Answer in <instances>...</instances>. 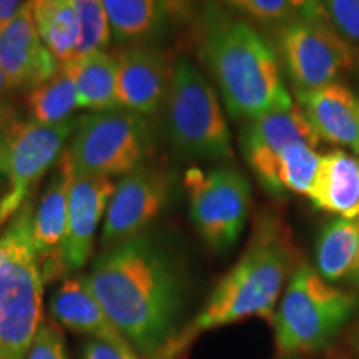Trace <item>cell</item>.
<instances>
[{
    "instance_id": "1",
    "label": "cell",
    "mask_w": 359,
    "mask_h": 359,
    "mask_svg": "<svg viewBox=\"0 0 359 359\" xmlns=\"http://www.w3.org/2000/svg\"><path fill=\"white\" fill-rule=\"evenodd\" d=\"M87 283L111 325L147 359L178 333L182 275L150 233L109 246L93 263Z\"/></svg>"
},
{
    "instance_id": "2",
    "label": "cell",
    "mask_w": 359,
    "mask_h": 359,
    "mask_svg": "<svg viewBox=\"0 0 359 359\" xmlns=\"http://www.w3.org/2000/svg\"><path fill=\"white\" fill-rule=\"evenodd\" d=\"M293 263L288 228L276 215H259L250 243L235 266L215 286L198 314L180 327L151 359H180L206 331L253 316L271 318L283 286L293 273Z\"/></svg>"
},
{
    "instance_id": "3",
    "label": "cell",
    "mask_w": 359,
    "mask_h": 359,
    "mask_svg": "<svg viewBox=\"0 0 359 359\" xmlns=\"http://www.w3.org/2000/svg\"><path fill=\"white\" fill-rule=\"evenodd\" d=\"M200 52L233 118L248 122L294 103L276 52L248 22L210 7L203 19Z\"/></svg>"
},
{
    "instance_id": "4",
    "label": "cell",
    "mask_w": 359,
    "mask_h": 359,
    "mask_svg": "<svg viewBox=\"0 0 359 359\" xmlns=\"http://www.w3.org/2000/svg\"><path fill=\"white\" fill-rule=\"evenodd\" d=\"M358 306L356 294L336 288L311 264L299 263L273 318L278 351L286 358L321 351L346 326Z\"/></svg>"
},
{
    "instance_id": "5",
    "label": "cell",
    "mask_w": 359,
    "mask_h": 359,
    "mask_svg": "<svg viewBox=\"0 0 359 359\" xmlns=\"http://www.w3.org/2000/svg\"><path fill=\"white\" fill-rule=\"evenodd\" d=\"M6 235L11 255L0 268V359H25L42 325L43 273L24 206Z\"/></svg>"
},
{
    "instance_id": "6",
    "label": "cell",
    "mask_w": 359,
    "mask_h": 359,
    "mask_svg": "<svg viewBox=\"0 0 359 359\" xmlns=\"http://www.w3.org/2000/svg\"><path fill=\"white\" fill-rule=\"evenodd\" d=\"M165 103L170 140L180 155L210 161L231 158V133L217 90L185 57L175 62Z\"/></svg>"
},
{
    "instance_id": "7",
    "label": "cell",
    "mask_w": 359,
    "mask_h": 359,
    "mask_svg": "<svg viewBox=\"0 0 359 359\" xmlns=\"http://www.w3.org/2000/svg\"><path fill=\"white\" fill-rule=\"evenodd\" d=\"M150 150V125L140 114L93 111L80 120L65 154L74 177H116L142 167Z\"/></svg>"
},
{
    "instance_id": "8",
    "label": "cell",
    "mask_w": 359,
    "mask_h": 359,
    "mask_svg": "<svg viewBox=\"0 0 359 359\" xmlns=\"http://www.w3.org/2000/svg\"><path fill=\"white\" fill-rule=\"evenodd\" d=\"M183 185L191 222L205 243L219 253L230 250L240 240L250 215L248 178L235 167H191L185 172Z\"/></svg>"
},
{
    "instance_id": "9",
    "label": "cell",
    "mask_w": 359,
    "mask_h": 359,
    "mask_svg": "<svg viewBox=\"0 0 359 359\" xmlns=\"http://www.w3.org/2000/svg\"><path fill=\"white\" fill-rule=\"evenodd\" d=\"M77 120L58 125L11 122L0 142V170L7 177V190L0 198V226L24 208L35 183L57 163Z\"/></svg>"
},
{
    "instance_id": "10",
    "label": "cell",
    "mask_w": 359,
    "mask_h": 359,
    "mask_svg": "<svg viewBox=\"0 0 359 359\" xmlns=\"http://www.w3.org/2000/svg\"><path fill=\"white\" fill-rule=\"evenodd\" d=\"M280 52L294 92L336 83L358 64L353 47L327 20L293 19L280 30Z\"/></svg>"
},
{
    "instance_id": "11",
    "label": "cell",
    "mask_w": 359,
    "mask_h": 359,
    "mask_svg": "<svg viewBox=\"0 0 359 359\" xmlns=\"http://www.w3.org/2000/svg\"><path fill=\"white\" fill-rule=\"evenodd\" d=\"M172 187L173 177L163 168L142 165L125 175L107 208L103 243L111 246L145 231L167 206Z\"/></svg>"
},
{
    "instance_id": "12",
    "label": "cell",
    "mask_w": 359,
    "mask_h": 359,
    "mask_svg": "<svg viewBox=\"0 0 359 359\" xmlns=\"http://www.w3.org/2000/svg\"><path fill=\"white\" fill-rule=\"evenodd\" d=\"M116 65L118 107L145 116L167 102L175 64L163 50L137 45L120 53Z\"/></svg>"
},
{
    "instance_id": "13",
    "label": "cell",
    "mask_w": 359,
    "mask_h": 359,
    "mask_svg": "<svg viewBox=\"0 0 359 359\" xmlns=\"http://www.w3.org/2000/svg\"><path fill=\"white\" fill-rule=\"evenodd\" d=\"M60 67L40 39L29 2L0 29V69L11 87L32 90L53 77Z\"/></svg>"
},
{
    "instance_id": "14",
    "label": "cell",
    "mask_w": 359,
    "mask_h": 359,
    "mask_svg": "<svg viewBox=\"0 0 359 359\" xmlns=\"http://www.w3.org/2000/svg\"><path fill=\"white\" fill-rule=\"evenodd\" d=\"M110 177H77L69 191L67 233L62 245L65 268L80 269L88 262L95 233L115 193Z\"/></svg>"
},
{
    "instance_id": "15",
    "label": "cell",
    "mask_w": 359,
    "mask_h": 359,
    "mask_svg": "<svg viewBox=\"0 0 359 359\" xmlns=\"http://www.w3.org/2000/svg\"><path fill=\"white\" fill-rule=\"evenodd\" d=\"M320 142V135L298 102L290 109L269 111L248 120L241 130V151L251 172H257L276 158L286 148L293 145L318 148Z\"/></svg>"
},
{
    "instance_id": "16",
    "label": "cell",
    "mask_w": 359,
    "mask_h": 359,
    "mask_svg": "<svg viewBox=\"0 0 359 359\" xmlns=\"http://www.w3.org/2000/svg\"><path fill=\"white\" fill-rule=\"evenodd\" d=\"M53 168L55 172L50 183L45 188L37 210L32 215V238L39 258L45 262V268L42 269L45 280H48V275H53L55 268H65L62 245L67 233L69 191L75 178L65 151L58 156Z\"/></svg>"
},
{
    "instance_id": "17",
    "label": "cell",
    "mask_w": 359,
    "mask_h": 359,
    "mask_svg": "<svg viewBox=\"0 0 359 359\" xmlns=\"http://www.w3.org/2000/svg\"><path fill=\"white\" fill-rule=\"evenodd\" d=\"M299 107L321 140L346 147L359 156V93L344 83L296 92Z\"/></svg>"
},
{
    "instance_id": "18",
    "label": "cell",
    "mask_w": 359,
    "mask_h": 359,
    "mask_svg": "<svg viewBox=\"0 0 359 359\" xmlns=\"http://www.w3.org/2000/svg\"><path fill=\"white\" fill-rule=\"evenodd\" d=\"M308 198L321 212L359 218V156L339 148L323 155Z\"/></svg>"
},
{
    "instance_id": "19",
    "label": "cell",
    "mask_w": 359,
    "mask_h": 359,
    "mask_svg": "<svg viewBox=\"0 0 359 359\" xmlns=\"http://www.w3.org/2000/svg\"><path fill=\"white\" fill-rule=\"evenodd\" d=\"M50 311L62 326L75 333L115 344L128 343L107 318L95 294L90 290L87 278H70L62 283L50 299Z\"/></svg>"
},
{
    "instance_id": "20",
    "label": "cell",
    "mask_w": 359,
    "mask_h": 359,
    "mask_svg": "<svg viewBox=\"0 0 359 359\" xmlns=\"http://www.w3.org/2000/svg\"><path fill=\"white\" fill-rule=\"evenodd\" d=\"M111 35L120 42H142L158 35L182 11L183 0H103Z\"/></svg>"
},
{
    "instance_id": "21",
    "label": "cell",
    "mask_w": 359,
    "mask_h": 359,
    "mask_svg": "<svg viewBox=\"0 0 359 359\" xmlns=\"http://www.w3.org/2000/svg\"><path fill=\"white\" fill-rule=\"evenodd\" d=\"M316 269L336 283L359 273V218H336L321 228L316 240Z\"/></svg>"
},
{
    "instance_id": "22",
    "label": "cell",
    "mask_w": 359,
    "mask_h": 359,
    "mask_svg": "<svg viewBox=\"0 0 359 359\" xmlns=\"http://www.w3.org/2000/svg\"><path fill=\"white\" fill-rule=\"evenodd\" d=\"M321 156L309 145H293L258 168L255 177L269 195H306L320 167Z\"/></svg>"
},
{
    "instance_id": "23",
    "label": "cell",
    "mask_w": 359,
    "mask_h": 359,
    "mask_svg": "<svg viewBox=\"0 0 359 359\" xmlns=\"http://www.w3.org/2000/svg\"><path fill=\"white\" fill-rule=\"evenodd\" d=\"M40 39L60 65L75 60L79 45V19L74 0H30Z\"/></svg>"
},
{
    "instance_id": "24",
    "label": "cell",
    "mask_w": 359,
    "mask_h": 359,
    "mask_svg": "<svg viewBox=\"0 0 359 359\" xmlns=\"http://www.w3.org/2000/svg\"><path fill=\"white\" fill-rule=\"evenodd\" d=\"M77 85L82 109L95 111L118 109L116 100V58L100 50L69 64Z\"/></svg>"
},
{
    "instance_id": "25",
    "label": "cell",
    "mask_w": 359,
    "mask_h": 359,
    "mask_svg": "<svg viewBox=\"0 0 359 359\" xmlns=\"http://www.w3.org/2000/svg\"><path fill=\"white\" fill-rule=\"evenodd\" d=\"M30 122L58 125L70 120L80 107L77 85L69 65H62L53 77L29 92L25 100Z\"/></svg>"
},
{
    "instance_id": "26",
    "label": "cell",
    "mask_w": 359,
    "mask_h": 359,
    "mask_svg": "<svg viewBox=\"0 0 359 359\" xmlns=\"http://www.w3.org/2000/svg\"><path fill=\"white\" fill-rule=\"evenodd\" d=\"M74 7L80 29L75 55V60H79L103 50L111 37V29L103 0H74Z\"/></svg>"
},
{
    "instance_id": "27",
    "label": "cell",
    "mask_w": 359,
    "mask_h": 359,
    "mask_svg": "<svg viewBox=\"0 0 359 359\" xmlns=\"http://www.w3.org/2000/svg\"><path fill=\"white\" fill-rule=\"evenodd\" d=\"M228 7L266 24H288L296 17L291 0H222Z\"/></svg>"
},
{
    "instance_id": "28",
    "label": "cell",
    "mask_w": 359,
    "mask_h": 359,
    "mask_svg": "<svg viewBox=\"0 0 359 359\" xmlns=\"http://www.w3.org/2000/svg\"><path fill=\"white\" fill-rule=\"evenodd\" d=\"M327 19L348 42L359 43V0H321Z\"/></svg>"
},
{
    "instance_id": "29",
    "label": "cell",
    "mask_w": 359,
    "mask_h": 359,
    "mask_svg": "<svg viewBox=\"0 0 359 359\" xmlns=\"http://www.w3.org/2000/svg\"><path fill=\"white\" fill-rule=\"evenodd\" d=\"M25 359H69L64 338L52 323L42 321Z\"/></svg>"
},
{
    "instance_id": "30",
    "label": "cell",
    "mask_w": 359,
    "mask_h": 359,
    "mask_svg": "<svg viewBox=\"0 0 359 359\" xmlns=\"http://www.w3.org/2000/svg\"><path fill=\"white\" fill-rule=\"evenodd\" d=\"M82 359H138L137 351L128 343L115 344L110 341L90 338L85 341Z\"/></svg>"
},
{
    "instance_id": "31",
    "label": "cell",
    "mask_w": 359,
    "mask_h": 359,
    "mask_svg": "<svg viewBox=\"0 0 359 359\" xmlns=\"http://www.w3.org/2000/svg\"><path fill=\"white\" fill-rule=\"evenodd\" d=\"M296 15L304 20H327L321 0H291Z\"/></svg>"
},
{
    "instance_id": "32",
    "label": "cell",
    "mask_w": 359,
    "mask_h": 359,
    "mask_svg": "<svg viewBox=\"0 0 359 359\" xmlns=\"http://www.w3.org/2000/svg\"><path fill=\"white\" fill-rule=\"evenodd\" d=\"M30 0H0V29L8 24Z\"/></svg>"
},
{
    "instance_id": "33",
    "label": "cell",
    "mask_w": 359,
    "mask_h": 359,
    "mask_svg": "<svg viewBox=\"0 0 359 359\" xmlns=\"http://www.w3.org/2000/svg\"><path fill=\"white\" fill-rule=\"evenodd\" d=\"M8 255H11V240H8L7 235H4L2 240H0V268L6 263Z\"/></svg>"
},
{
    "instance_id": "34",
    "label": "cell",
    "mask_w": 359,
    "mask_h": 359,
    "mask_svg": "<svg viewBox=\"0 0 359 359\" xmlns=\"http://www.w3.org/2000/svg\"><path fill=\"white\" fill-rule=\"evenodd\" d=\"M8 87H11V83H8V80L6 77V74L2 72V69H0V95H2V93H6Z\"/></svg>"
},
{
    "instance_id": "35",
    "label": "cell",
    "mask_w": 359,
    "mask_h": 359,
    "mask_svg": "<svg viewBox=\"0 0 359 359\" xmlns=\"http://www.w3.org/2000/svg\"><path fill=\"white\" fill-rule=\"evenodd\" d=\"M356 69L359 70V57H358V64H356Z\"/></svg>"
},
{
    "instance_id": "36",
    "label": "cell",
    "mask_w": 359,
    "mask_h": 359,
    "mask_svg": "<svg viewBox=\"0 0 359 359\" xmlns=\"http://www.w3.org/2000/svg\"><path fill=\"white\" fill-rule=\"evenodd\" d=\"M286 359H298V358H294V356H291V358H286Z\"/></svg>"
},
{
    "instance_id": "37",
    "label": "cell",
    "mask_w": 359,
    "mask_h": 359,
    "mask_svg": "<svg viewBox=\"0 0 359 359\" xmlns=\"http://www.w3.org/2000/svg\"><path fill=\"white\" fill-rule=\"evenodd\" d=\"M358 281H359V273H358Z\"/></svg>"
}]
</instances>
